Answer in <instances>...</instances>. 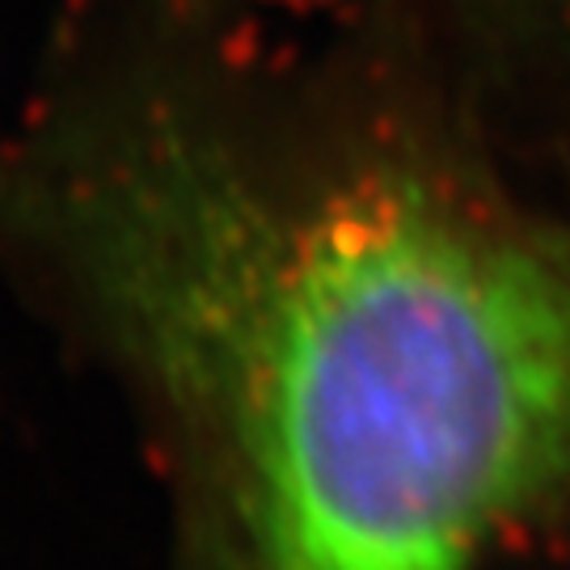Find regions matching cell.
I'll return each mask as SVG.
<instances>
[{"label": "cell", "mask_w": 570, "mask_h": 570, "mask_svg": "<svg viewBox=\"0 0 570 570\" xmlns=\"http://www.w3.org/2000/svg\"><path fill=\"white\" fill-rule=\"evenodd\" d=\"M0 263L140 410L165 570H487L570 520V216L414 89L89 63L0 122Z\"/></svg>", "instance_id": "cell-1"}]
</instances>
